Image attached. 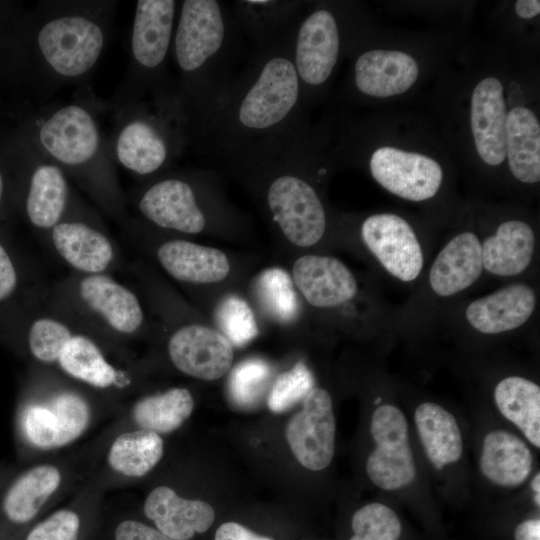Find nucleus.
<instances>
[{
  "mask_svg": "<svg viewBox=\"0 0 540 540\" xmlns=\"http://www.w3.org/2000/svg\"><path fill=\"white\" fill-rule=\"evenodd\" d=\"M534 247L535 236L528 224L503 222L481 245L483 268L499 276L517 275L530 264Z\"/></svg>",
  "mask_w": 540,
  "mask_h": 540,
  "instance_id": "29",
  "label": "nucleus"
},
{
  "mask_svg": "<svg viewBox=\"0 0 540 540\" xmlns=\"http://www.w3.org/2000/svg\"><path fill=\"white\" fill-rule=\"evenodd\" d=\"M291 42L292 36L267 49L249 50L232 86L190 148L218 157L303 122L306 105Z\"/></svg>",
  "mask_w": 540,
  "mask_h": 540,
  "instance_id": "1",
  "label": "nucleus"
},
{
  "mask_svg": "<svg viewBox=\"0 0 540 540\" xmlns=\"http://www.w3.org/2000/svg\"><path fill=\"white\" fill-rule=\"evenodd\" d=\"M215 319L221 333L236 347L245 346L258 334L252 309L238 296L224 298L216 308Z\"/></svg>",
  "mask_w": 540,
  "mask_h": 540,
  "instance_id": "38",
  "label": "nucleus"
},
{
  "mask_svg": "<svg viewBox=\"0 0 540 540\" xmlns=\"http://www.w3.org/2000/svg\"><path fill=\"white\" fill-rule=\"evenodd\" d=\"M515 10L519 17L530 19L540 13V1L538 0H518L515 4Z\"/></svg>",
  "mask_w": 540,
  "mask_h": 540,
  "instance_id": "46",
  "label": "nucleus"
},
{
  "mask_svg": "<svg viewBox=\"0 0 540 540\" xmlns=\"http://www.w3.org/2000/svg\"><path fill=\"white\" fill-rule=\"evenodd\" d=\"M214 540H272L257 535L248 528L235 522H226L216 531Z\"/></svg>",
  "mask_w": 540,
  "mask_h": 540,
  "instance_id": "44",
  "label": "nucleus"
},
{
  "mask_svg": "<svg viewBox=\"0 0 540 540\" xmlns=\"http://www.w3.org/2000/svg\"><path fill=\"white\" fill-rule=\"evenodd\" d=\"M179 4L175 0L136 2L127 69L106 103L112 114L147 98L178 104L176 80L169 71V61Z\"/></svg>",
  "mask_w": 540,
  "mask_h": 540,
  "instance_id": "5",
  "label": "nucleus"
},
{
  "mask_svg": "<svg viewBox=\"0 0 540 540\" xmlns=\"http://www.w3.org/2000/svg\"><path fill=\"white\" fill-rule=\"evenodd\" d=\"M494 399L501 414L539 448L540 387L523 377H507L497 384Z\"/></svg>",
  "mask_w": 540,
  "mask_h": 540,
  "instance_id": "32",
  "label": "nucleus"
},
{
  "mask_svg": "<svg viewBox=\"0 0 540 540\" xmlns=\"http://www.w3.org/2000/svg\"><path fill=\"white\" fill-rule=\"evenodd\" d=\"M91 422V408L79 393L64 390L45 402L26 405L19 416L20 433L39 450H53L79 439Z\"/></svg>",
  "mask_w": 540,
  "mask_h": 540,
  "instance_id": "9",
  "label": "nucleus"
},
{
  "mask_svg": "<svg viewBox=\"0 0 540 540\" xmlns=\"http://www.w3.org/2000/svg\"><path fill=\"white\" fill-rule=\"evenodd\" d=\"M335 417L330 394L313 388L302 400V408L288 422L286 438L298 462L319 471L331 462L335 446Z\"/></svg>",
  "mask_w": 540,
  "mask_h": 540,
  "instance_id": "12",
  "label": "nucleus"
},
{
  "mask_svg": "<svg viewBox=\"0 0 540 540\" xmlns=\"http://www.w3.org/2000/svg\"><path fill=\"white\" fill-rule=\"evenodd\" d=\"M143 510L157 530L174 540H189L196 533L206 532L215 518L207 502L182 498L168 486L154 488Z\"/></svg>",
  "mask_w": 540,
  "mask_h": 540,
  "instance_id": "21",
  "label": "nucleus"
},
{
  "mask_svg": "<svg viewBox=\"0 0 540 540\" xmlns=\"http://www.w3.org/2000/svg\"><path fill=\"white\" fill-rule=\"evenodd\" d=\"M163 452L164 442L159 434L138 428L114 439L107 453V463L119 475L138 478L159 463Z\"/></svg>",
  "mask_w": 540,
  "mask_h": 540,
  "instance_id": "33",
  "label": "nucleus"
},
{
  "mask_svg": "<svg viewBox=\"0 0 540 540\" xmlns=\"http://www.w3.org/2000/svg\"><path fill=\"white\" fill-rule=\"evenodd\" d=\"M168 354L179 371L208 381L226 374L234 356L233 345L221 332L199 324L176 330L168 341Z\"/></svg>",
  "mask_w": 540,
  "mask_h": 540,
  "instance_id": "16",
  "label": "nucleus"
},
{
  "mask_svg": "<svg viewBox=\"0 0 540 540\" xmlns=\"http://www.w3.org/2000/svg\"><path fill=\"white\" fill-rule=\"evenodd\" d=\"M273 369L259 358L243 360L236 365L228 378L230 401L238 408L248 409L258 405L272 385Z\"/></svg>",
  "mask_w": 540,
  "mask_h": 540,
  "instance_id": "36",
  "label": "nucleus"
},
{
  "mask_svg": "<svg viewBox=\"0 0 540 540\" xmlns=\"http://www.w3.org/2000/svg\"><path fill=\"white\" fill-rule=\"evenodd\" d=\"M515 540H540V520L530 519L519 524L515 530Z\"/></svg>",
  "mask_w": 540,
  "mask_h": 540,
  "instance_id": "45",
  "label": "nucleus"
},
{
  "mask_svg": "<svg viewBox=\"0 0 540 540\" xmlns=\"http://www.w3.org/2000/svg\"><path fill=\"white\" fill-rule=\"evenodd\" d=\"M414 418L427 457L437 469L460 459L462 436L450 412L436 403L426 402L417 407Z\"/></svg>",
  "mask_w": 540,
  "mask_h": 540,
  "instance_id": "31",
  "label": "nucleus"
},
{
  "mask_svg": "<svg viewBox=\"0 0 540 540\" xmlns=\"http://www.w3.org/2000/svg\"><path fill=\"white\" fill-rule=\"evenodd\" d=\"M342 35L338 18L327 7L303 13L292 35V59L305 105L332 76L339 60Z\"/></svg>",
  "mask_w": 540,
  "mask_h": 540,
  "instance_id": "8",
  "label": "nucleus"
},
{
  "mask_svg": "<svg viewBox=\"0 0 540 540\" xmlns=\"http://www.w3.org/2000/svg\"><path fill=\"white\" fill-rule=\"evenodd\" d=\"M370 430L376 443L366 463L370 480L387 491L409 485L415 479L416 467L402 411L389 404L378 407L373 412Z\"/></svg>",
  "mask_w": 540,
  "mask_h": 540,
  "instance_id": "10",
  "label": "nucleus"
},
{
  "mask_svg": "<svg viewBox=\"0 0 540 540\" xmlns=\"http://www.w3.org/2000/svg\"><path fill=\"white\" fill-rule=\"evenodd\" d=\"M532 462L530 449L515 435L503 430L486 435L480 467L491 482L506 487L518 486L528 478Z\"/></svg>",
  "mask_w": 540,
  "mask_h": 540,
  "instance_id": "28",
  "label": "nucleus"
},
{
  "mask_svg": "<svg viewBox=\"0 0 540 540\" xmlns=\"http://www.w3.org/2000/svg\"><path fill=\"white\" fill-rule=\"evenodd\" d=\"M255 295L262 308L281 322L293 320L298 312V300L289 274L282 268L262 271L254 283Z\"/></svg>",
  "mask_w": 540,
  "mask_h": 540,
  "instance_id": "35",
  "label": "nucleus"
},
{
  "mask_svg": "<svg viewBox=\"0 0 540 540\" xmlns=\"http://www.w3.org/2000/svg\"><path fill=\"white\" fill-rule=\"evenodd\" d=\"M369 168L382 187L410 201L433 197L443 178L440 165L432 158L394 147L376 149L370 157Z\"/></svg>",
  "mask_w": 540,
  "mask_h": 540,
  "instance_id": "14",
  "label": "nucleus"
},
{
  "mask_svg": "<svg viewBox=\"0 0 540 540\" xmlns=\"http://www.w3.org/2000/svg\"><path fill=\"white\" fill-rule=\"evenodd\" d=\"M350 540H398L401 523L396 513L382 503H370L352 517Z\"/></svg>",
  "mask_w": 540,
  "mask_h": 540,
  "instance_id": "39",
  "label": "nucleus"
},
{
  "mask_svg": "<svg viewBox=\"0 0 540 540\" xmlns=\"http://www.w3.org/2000/svg\"><path fill=\"white\" fill-rule=\"evenodd\" d=\"M115 540H174L159 530L136 520H123L115 529Z\"/></svg>",
  "mask_w": 540,
  "mask_h": 540,
  "instance_id": "42",
  "label": "nucleus"
},
{
  "mask_svg": "<svg viewBox=\"0 0 540 540\" xmlns=\"http://www.w3.org/2000/svg\"><path fill=\"white\" fill-rule=\"evenodd\" d=\"M73 332L72 326L60 317L40 316L31 323L27 333L29 352L40 363L56 364Z\"/></svg>",
  "mask_w": 540,
  "mask_h": 540,
  "instance_id": "37",
  "label": "nucleus"
},
{
  "mask_svg": "<svg viewBox=\"0 0 540 540\" xmlns=\"http://www.w3.org/2000/svg\"><path fill=\"white\" fill-rule=\"evenodd\" d=\"M313 388V376L300 361L272 383L267 396L268 408L274 413L285 412L302 401Z\"/></svg>",
  "mask_w": 540,
  "mask_h": 540,
  "instance_id": "40",
  "label": "nucleus"
},
{
  "mask_svg": "<svg viewBox=\"0 0 540 540\" xmlns=\"http://www.w3.org/2000/svg\"><path fill=\"white\" fill-rule=\"evenodd\" d=\"M535 305V293L528 285L510 284L470 303L466 318L476 330L496 334L523 325Z\"/></svg>",
  "mask_w": 540,
  "mask_h": 540,
  "instance_id": "23",
  "label": "nucleus"
},
{
  "mask_svg": "<svg viewBox=\"0 0 540 540\" xmlns=\"http://www.w3.org/2000/svg\"><path fill=\"white\" fill-rule=\"evenodd\" d=\"M80 517L70 509H60L35 525L25 540H78Z\"/></svg>",
  "mask_w": 540,
  "mask_h": 540,
  "instance_id": "41",
  "label": "nucleus"
},
{
  "mask_svg": "<svg viewBox=\"0 0 540 540\" xmlns=\"http://www.w3.org/2000/svg\"><path fill=\"white\" fill-rule=\"evenodd\" d=\"M506 156L512 174L524 183L540 179V126L536 115L526 107L507 113Z\"/></svg>",
  "mask_w": 540,
  "mask_h": 540,
  "instance_id": "30",
  "label": "nucleus"
},
{
  "mask_svg": "<svg viewBox=\"0 0 540 540\" xmlns=\"http://www.w3.org/2000/svg\"><path fill=\"white\" fill-rule=\"evenodd\" d=\"M202 172H163L134 194L138 212L149 223L185 234L201 233L208 224L202 203Z\"/></svg>",
  "mask_w": 540,
  "mask_h": 540,
  "instance_id": "7",
  "label": "nucleus"
},
{
  "mask_svg": "<svg viewBox=\"0 0 540 540\" xmlns=\"http://www.w3.org/2000/svg\"><path fill=\"white\" fill-rule=\"evenodd\" d=\"M72 291L78 306L110 333L130 336L143 325L136 294L107 273L82 275Z\"/></svg>",
  "mask_w": 540,
  "mask_h": 540,
  "instance_id": "13",
  "label": "nucleus"
},
{
  "mask_svg": "<svg viewBox=\"0 0 540 540\" xmlns=\"http://www.w3.org/2000/svg\"><path fill=\"white\" fill-rule=\"evenodd\" d=\"M114 0H45L30 19L28 47L32 83L43 98L83 82L95 69L114 33Z\"/></svg>",
  "mask_w": 540,
  "mask_h": 540,
  "instance_id": "3",
  "label": "nucleus"
},
{
  "mask_svg": "<svg viewBox=\"0 0 540 540\" xmlns=\"http://www.w3.org/2000/svg\"><path fill=\"white\" fill-rule=\"evenodd\" d=\"M18 276L15 266L0 243V301L7 299L17 287Z\"/></svg>",
  "mask_w": 540,
  "mask_h": 540,
  "instance_id": "43",
  "label": "nucleus"
},
{
  "mask_svg": "<svg viewBox=\"0 0 540 540\" xmlns=\"http://www.w3.org/2000/svg\"><path fill=\"white\" fill-rule=\"evenodd\" d=\"M106 103L77 95L53 104L32 122L28 141L74 179L114 219L126 223L125 197L116 174L110 139L102 131Z\"/></svg>",
  "mask_w": 540,
  "mask_h": 540,
  "instance_id": "4",
  "label": "nucleus"
},
{
  "mask_svg": "<svg viewBox=\"0 0 540 540\" xmlns=\"http://www.w3.org/2000/svg\"><path fill=\"white\" fill-rule=\"evenodd\" d=\"M415 59L401 51L369 50L354 64V85L367 96L384 98L407 91L416 81Z\"/></svg>",
  "mask_w": 540,
  "mask_h": 540,
  "instance_id": "22",
  "label": "nucleus"
},
{
  "mask_svg": "<svg viewBox=\"0 0 540 540\" xmlns=\"http://www.w3.org/2000/svg\"><path fill=\"white\" fill-rule=\"evenodd\" d=\"M293 281L304 298L316 307H333L352 299L357 282L337 258L305 255L293 265Z\"/></svg>",
  "mask_w": 540,
  "mask_h": 540,
  "instance_id": "20",
  "label": "nucleus"
},
{
  "mask_svg": "<svg viewBox=\"0 0 540 540\" xmlns=\"http://www.w3.org/2000/svg\"><path fill=\"white\" fill-rule=\"evenodd\" d=\"M156 254L164 270L183 282H219L225 279L230 271L224 252L184 239H172L162 243Z\"/></svg>",
  "mask_w": 540,
  "mask_h": 540,
  "instance_id": "25",
  "label": "nucleus"
},
{
  "mask_svg": "<svg viewBox=\"0 0 540 540\" xmlns=\"http://www.w3.org/2000/svg\"><path fill=\"white\" fill-rule=\"evenodd\" d=\"M507 112L503 86L495 77H487L475 87L471 99V128L477 152L492 166L506 157Z\"/></svg>",
  "mask_w": 540,
  "mask_h": 540,
  "instance_id": "19",
  "label": "nucleus"
},
{
  "mask_svg": "<svg viewBox=\"0 0 540 540\" xmlns=\"http://www.w3.org/2000/svg\"><path fill=\"white\" fill-rule=\"evenodd\" d=\"M109 137L115 163L141 177L159 175L189 148L177 109L143 99L113 114Z\"/></svg>",
  "mask_w": 540,
  "mask_h": 540,
  "instance_id": "6",
  "label": "nucleus"
},
{
  "mask_svg": "<svg viewBox=\"0 0 540 540\" xmlns=\"http://www.w3.org/2000/svg\"><path fill=\"white\" fill-rule=\"evenodd\" d=\"M3 193H4V178H3V174L0 170V202L2 200V197H3Z\"/></svg>",
  "mask_w": 540,
  "mask_h": 540,
  "instance_id": "48",
  "label": "nucleus"
},
{
  "mask_svg": "<svg viewBox=\"0 0 540 540\" xmlns=\"http://www.w3.org/2000/svg\"><path fill=\"white\" fill-rule=\"evenodd\" d=\"M87 208L75 197L65 217L47 232L55 252L81 275L107 273L116 249Z\"/></svg>",
  "mask_w": 540,
  "mask_h": 540,
  "instance_id": "11",
  "label": "nucleus"
},
{
  "mask_svg": "<svg viewBox=\"0 0 540 540\" xmlns=\"http://www.w3.org/2000/svg\"><path fill=\"white\" fill-rule=\"evenodd\" d=\"M193 408L190 391L176 387L139 399L132 407L131 416L139 428L160 435L178 429L190 417Z\"/></svg>",
  "mask_w": 540,
  "mask_h": 540,
  "instance_id": "34",
  "label": "nucleus"
},
{
  "mask_svg": "<svg viewBox=\"0 0 540 540\" xmlns=\"http://www.w3.org/2000/svg\"><path fill=\"white\" fill-rule=\"evenodd\" d=\"M483 270L481 244L477 236L464 232L455 236L438 254L429 273L433 291L454 295L472 285Z\"/></svg>",
  "mask_w": 540,
  "mask_h": 540,
  "instance_id": "24",
  "label": "nucleus"
},
{
  "mask_svg": "<svg viewBox=\"0 0 540 540\" xmlns=\"http://www.w3.org/2000/svg\"><path fill=\"white\" fill-rule=\"evenodd\" d=\"M61 472L52 464L33 466L7 486L0 501L4 518L13 525L29 523L58 490Z\"/></svg>",
  "mask_w": 540,
  "mask_h": 540,
  "instance_id": "26",
  "label": "nucleus"
},
{
  "mask_svg": "<svg viewBox=\"0 0 540 540\" xmlns=\"http://www.w3.org/2000/svg\"><path fill=\"white\" fill-rule=\"evenodd\" d=\"M248 54L249 47L229 2H180L171 60L176 69V95L189 148L224 99Z\"/></svg>",
  "mask_w": 540,
  "mask_h": 540,
  "instance_id": "2",
  "label": "nucleus"
},
{
  "mask_svg": "<svg viewBox=\"0 0 540 540\" xmlns=\"http://www.w3.org/2000/svg\"><path fill=\"white\" fill-rule=\"evenodd\" d=\"M28 148L31 169L25 196V212L35 228L47 233L65 217L76 196L62 168L32 143H28Z\"/></svg>",
  "mask_w": 540,
  "mask_h": 540,
  "instance_id": "17",
  "label": "nucleus"
},
{
  "mask_svg": "<svg viewBox=\"0 0 540 540\" xmlns=\"http://www.w3.org/2000/svg\"><path fill=\"white\" fill-rule=\"evenodd\" d=\"M367 248L394 277L409 282L423 267L421 246L411 226L390 213L371 215L361 225Z\"/></svg>",
  "mask_w": 540,
  "mask_h": 540,
  "instance_id": "15",
  "label": "nucleus"
},
{
  "mask_svg": "<svg viewBox=\"0 0 540 540\" xmlns=\"http://www.w3.org/2000/svg\"><path fill=\"white\" fill-rule=\"evenodd\" d=\"M531 486H532V489L533 491L535 492L536 495H540V473H537L532 482H531Z\"/></svg>",
  "mask_w": 540,
  "mask_h": 540,
  "instance_id": "47",
  "label": "nucleus"
},
{
  "mask_svg": "<svg viewBox=\"0 0 540 540\" xmlns=\"http://www.w3.org/2000/svg\"><path fill=\"white\" fill-rule=\"evenodd\" d=\"M69 377L96 389L122 385L124 373L110 363L98 343L90 336L73 332L56 362Z\"/></svg>",
  "mask_w": 540,
  "mask_h": 540,
  "instance_id": "27",
  "label": "nucleus"
},
{
  "mask_svg": "<svg viewBox=\"0 0 540 540\" xmlns=\"http://www.w3.org/2000/svg\"><path fill=\"white\" fill-rule=\"evenodd\" d=\"M229 5L252 51L273 47L290 38L306 7L305 2L296 0H236Z\"/></svg>",
  "mask_w": 540,
  "mask_h": 540,
  "instance_id": "18",
  "label": "nucleus"
}]
</instances>
